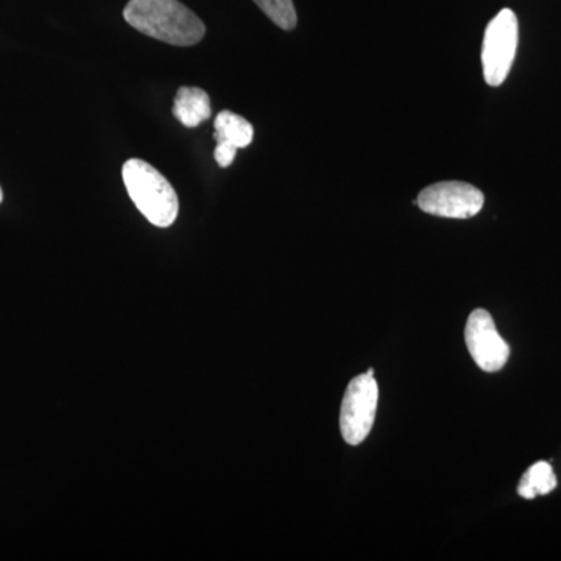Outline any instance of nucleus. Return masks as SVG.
I'll use <instances>...</instances> for the list:
<instances>
[{
	"mask_svg": "<svg viewBox=\"0 0 561 561\" xmlns=\"http://www.w3.org/2000/svg\"><path fill=\"white\" fill-rule=\"evenodd\" d=\"M214 128H216L214 139L217 142L231 144L238 150L245 149L253 142V125L231 111H221L214 122Z\"/></svg>",
	"mask_w": 561,
	"mask_h": 561,
	"instance_id": "6e6552de",
	"label": "nucleus"
},
{
	"mask_svg": "<svg viewBox=\"0 0 561 561\" xmlns=\"http://www.w3.org/2000/svg\"><path fill=\"white\" fill-rule=\"evenodd\" d=\"M124 18L136 31L172 46H195L206 33L201 18L179 0H130Z\"/></svg>",
	"mask_w": 561,
	"mask_h": 561,
	"instance_id": "f257e3e1",
	"label": "nucleus"
},
{
	"mask_svg": "<svg viewBox=\"0 0 561 561\" xmlns=\"http://www.w3.org/2000/svg\"><path fill=\"white\" fill-rule=\"evenodd\" d=\"M3 201V194H2V190H0V203H2Z\"/></svg>",
	"mask_w": 561,
	"mask_h": 561,
	"instance_id": "ddd939ff",
	"label": "nucleus"
},
{
	"mask_svg": "<svg viewBox=\"0 0 561 561\" xmlns=\"http://www.w3.org/2000/svg\"><path fill=\"white\" fill-rule=\"evenodd\" d=\"M367 375H368V376H373V375H375V370H373V368H370V370H368V371H367Z\"/></svg>",
	"mask_w": 561,
	"mask_h": 561,
	"instance_id": "f8f14e48",
	"label": "nucleus"
},
{
	"mask_svg": "<svg viewBox=\"0 0 561 561\" xmlns=\"http://www.w3.org/2000/svg\"><path fill=\"white\" fill-rule=\"evenodd\" d=\"M557 489V476L551 463L537 461L524 472L518 485V494L524 500H535L537 496L552 493Z\"/></svg>",
	"mask_w": 561,
	"mask_h": 561,
	"instance_id": "1a4fd4ad",
	"label": "nucleus"
},
{
	"mask_svg": "<svg viewBox=\"0 0 561 561\" xmlns=\"http://www.w3.org/2000/svg\"><path fill=\"white\" fill-rule=\"evenodd\" d=\"M379 387L373 376H356L346 387L341 409V431L348 445H360L375 424Z\"/></svg>",
	"mask_w": 561,
	"mask_h": 561,
	"instance_id": "20e7f679",
	"label": "nucleus"
},
{
	"mask_svg": "<svg viewBox=\"0 0 561 561\" xmlns=\"http://www.w3.org/2000/svg\"><path fill=\"white\" fill-rule=\"evenodd\" d=\"M518 49V18L512 10H501L486 25L482 46L483 79L501 87L511 72Z\"/></svg>",
	"mask_w": 561,
	"mask_h": 561,
	"instance_id": "7ed1b4c3",
	"label": "nucleus"
},
{
	"mask_svg": "<svg viewBox=\"0 0 561 561\" xmlns=\"http://www.w3.org/2000/svg\"><path fill=\"white\" fill-rule=\"evenodd\" d=\"M420 209L446 219H471L481 213L485 197L482 191L461 181H443L420 192Z\"/></svg>",
	"mask_w": 561,
	"mask_h": 561,
	"instance_id": "39448f33",
	"label": "nucleus"
},
{
	"mask_svg": "<svg viewBox=\"0 0 561 561\" xmlns=\"http://www.w3.org/2000/svg\"><path fill=\"white\" fill-rule=\"evenodd\" d=\"M465 342H467L472 360L483 371L502 370L511 357V346L501 337L493 317L485 309H476L468 317L467 327H465Z\"/></svg>",
	"mask_w": 561,
	"mask_h": 561,
	"instance_id": "423d86ee",
	"label": "nucleus"
},
{
	"mask_svg": "<svg viewBox=\"0 0 561 561\" xmlns=\"http://www.w3.org/2000/svg\"><path fill=\"white\" fill-rule=\"evenodd\" d=\"M236 154H238V149L231 144L217 142L216 150H214V158L221 169L230 168Z\"/></svg>",
	"mask_w": 561,
	"mask_h": 561,
	"instance_id": "9b49d317",
	"label": "nucleus"
},
{
	"mask_svg": "<svg viewBox=\"0 0 561 561\" xmlns=\"http://www.w3.org/2000/svg\"><path fill=\"white\" fill-rule=\"evenodd\" d=\"M213 113L210 99L201 88H180L173 102V116L187 128H195L208 121Z\"/></svg>",
	"mask_w": 561,
	"mask_h": 561,
	"instance_id": "0eeeda50",
	"label": "nucleus"
},
{
	"mask_svg": "<svg viewBox=\"0 0 561 561\" xmlns=\"http://www.w3.org/2000/svg\"><path fill=\"white\" fill-rule=\"evenodd\" d=\"M122 179L136 208L158 228H168L179 217L180 203L172 184L153 165L130 160L122 168Z\"/></svg>",
	"mask_w": 561,
	"mask_h": 561,
	"instance_id": "f03ea898",
	"label": "nucleus"
},
{
	"mask_svg": "<svg viewBox=\"0 0 561 561\" xmlns=\"http://www.w3.org/2000/svg\"><path fill=\"white\" fill-rule=\"evenodd\" d=\"M254 3L283 31H294L297 27V10L291 0H254Z\"/></svg>",
	"mask_w": 561,
	"mask_h": 561,
	"instance_id": "9d476101",
	"label": "nucleus"
}]
</instances>
